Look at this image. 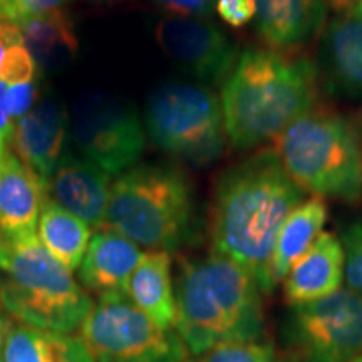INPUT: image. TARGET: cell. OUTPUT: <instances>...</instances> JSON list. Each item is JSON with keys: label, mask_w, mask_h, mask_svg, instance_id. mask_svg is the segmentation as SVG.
<instances>
[{"label": "cell", "mask_w": 362, "mask_h": 362, "mask_svg": "<svg viewBox=\"0 0 362 362\" xmlns=\"http://www.w3.org/2000/svg\"><path fill=\"white\" fill-rule=\"evenodd\" d=\"M304 194L274 149L238 163L216 185L214 252L245 269L260 292H272L270 262L279 232Z\"/></svg>", "instance_id": "cell-1"}, {"label": "cell", "mask_w": 362, "mask_h": 362, "mask_svg": "<svg viewBox=\"0 0 362 362\" xmlns=\"http://www.w3.org/2000/svg\"><path fill=\"white\" fill-rule=\"evenodd\" d=\"M319 71L310 59L272 49H247L225 79L221 112L237 149L275 139L315 106Z\"/></svg>", "instance_id": "cell-2"}, {"label": "cell", "mask_w": 362, "mask_h": 362, "mask_svg": "<svg viewBox=\"0 0 362 362\" xmlns=\"http://www.w3.org/2000/svg\"><path fill=\"white\" fill-rule=\"evenodd\" d=\"M175 296V329L193 357L223 342L260 341V288L233 260L214 252L183 262Z\"/></svg>", "instance_id": "cell-3"}, {"label": "cell", "mask_w": 362, "mask_h": 362, "mask_svg": "<svg viewBox=\"0 0 362 362\" xmlns=\"http://www.w3.org/2000/svg\"><path fill=\"white\" fill-rule=\"evenodd\" d=\"M274 151L304 192L342 202L362 197V131L334 110L315 104L275 138Z\"/></svg>", "instance_id": "cell-4"}, {"label": "cell", "mask_w": 362, "mask_h": 362, "mask_svg": "<svg viewBox=\"0 0 362 362\" xmlns=\"http://www.w3.org/2000/svg\"><path fill=\"white\" fill-rule=\"evenodd\" d=\"M106 225L153 250L185 245L194 232L192 185L170 165L133 166L111 185Z\"/></svg>", "instance_id": "cell-5"}, {"label": "cell", "mask_w": 362, "mask_h": 362, "mask_svg": "<svg viewBox=\"0 0 362 362\" xmlns=\"http://www.w3.org/2000/svg\"><path fill=\"white\" fill-rule=\"evenodd\" d=\"M0 269V304L30 327L74 332L93 307L72 272L45 250L39 235L6 242Z\"/></svg>", "instance_id": "cell-6"}, {"label": "cell", "mask_w": 362, "mask_h": 362, "mask_svg": "<svg viewBox=\"0 0 362 362\" xmlns=\"http://www.w3.org/2000/svg\"><path fill=\"white\" fill-rule=\"evenodd\" d=\"M144 129L163 151L197 166L218 160L226 143L218 96L192 83L173 81L153 90L144 107Z\"/></svg>", "instance_id": "cell-7"}, {"label": "cell", "mask_w": 362, "mask_h": 362, "mask_svg": "<svg viewBox=\"0 0 362 362\" xmlns=\"http://www.w3.org/2000/svg\"><path fill=\"white\" fill-rule=\"evenodd\" d=\"M79 329L93 362L188 361L178 334L160 327L123 292L99 296Z\"/></svg>", "instance_id": "cell-8"}, {"label": "cell", "mask_w": 362, "mask_h": 362, "mask_svg": "<svg viewBox=\"0 0 362 362\" xmlns=\"http://www.w3.org/2000/svg\"><path fill=\"white\" fill-rule=\"evenodd\" d=\"M69 129L81 156L111 176L133 168L146 143L134 107L106 93L83 94L74 104Z\"/></svg>", "instance_id": "cell-9"}, {"label": "cell", "mask_w": 362, "mask_h": 362, "mask_svg": "<svg viewBox=\"0 0 362 362\" xmlns=\"http://www.w3.org/2000/svg\"><path fill=\"white\" fill-rule=\"evenodd\" d=\"M293 341L305 362H349L362 354V296L339 288L293 305Z\"/></svg>", "instance_id": "cell-10"}, {"label": "cell", "mask_w": 362, "mask_h": 362, "mask_svg": "<svg viewBox=\"0 0 362 362\" xmlns=\"http://www.w3.org/2000/svg\"><path fill=\"white\" fill-rule=\"evenodd\" d=\"M155 35L176 66L206 84L225 83L240 56L218 27L203 19L168 17L156 25Z\"/></svg>", "instance_id": "cell-11"}, {"label": "cell", "mask_w": 362, "mask_h": 362, "mask_svg": "<svg viewBox=\"0 0 362 362\" xmlns=\"http://www.w3.org/2000/svg\"><path fill=\"white\" fill-rule=\"evenodd\" d=\"M69 116L56 98L47 96L35 103L22 119L13 124L11 149L44 183L51 178L64 156Z\"/></svg>", "instance_id": "cell-12"}, {"label": "cell", "mask_w": 362, "mask_h": 362, "mask_svg": "<svg viewBox=\"0 0 362 362\" xmlns=\"http://www.w3.org/2000/svg\"><path fill=\"white\" fill-rule=\"evenodd\" d=\"M111 175L84 158L64 155L45 183L47 198L89 226L106 223Z\"/></svg>", "instance_id": "cell-13"}, {"label": "cell", "mask_w": 362, "mask_h": 362, "mask_svg": "<svg viewBox=\"0 0 362 362\" xmlns=\"http://www.w3.org/2000/svg\"><path fill=\"white\" fill-rule=\"evenodd\" d=\"M47 200L45 183L6 149L0 155V230L6 242L35 237Z\"/></svg>", "instance_id": "cell-14"}, {"label": "cell", "mask_w": 362, "mask_h": 362, "mask_svg": "<svg viewBox=\"0 0 362 362\" xmlns=\"http://www.w3.org/2000/svg\"><path fill=\"white\" fill-rule=\"evenodd\" d=\"M320 74L330 93L362 98V7L337 12L325 27Z\"/></svg>", "instance_id": "cell-15"}, {"label": "cell", "mask_w": 362, "mask_h": 362, "mask_svg": "<svg viewBox=\"0 0 362 362\" xmlns=\"http://www.w3.org/2000/svg\"><path fill=\"white\" fill-rule=\"evenodd\" d=\"M344 264L341 240L332 233H320L284 279L288 304H307L337 292L344 280Z\"/></svg>", "instance_id": "cell-16"}, {"label": "cell", "mask_w": 362, "mask_h": 362, "mask_svg": "<svg viewBox=\"0 0 362 362\" xmlns=\"http://www.w3.org/2000/svg\"><path fill=\"white\" fill-rule=\"evenodd\" d=\"M143 252L134 242L117 233L116 230L101 228L89 242L83 264L79 267L81 280L89 291L106 293H126L128 280Z\"/></svg>", "instance_id": "cell-17"}, {"label": "cell", "mask_w": 362, "mask_h": 362, "mask_svg": "<svg viewBox=\"0 0 362 362\" xmlns=\"http://www.w3.org/2000/svg\"><path fill=\"white\" fill-rule=\"evenodd\" d=\"M255 22L270 47L291 49L322 27L325 0H253Z\"/></svg>", "instance_id": "cell-18"}, {"label": "cell", "mask_w": 362, "mask_h": 362, "mask_svg": "<svg viewBox=\"0 0 362 362\" xmlns=\"http://www.w3.org/2000/svg\"><path fill=\"white\" fill-rule=\"evenodd\" d=\"M126 296L160 327L176 325V296L171 279V257L165 250L143 253L128 280Z\"/></svg>", "instance_id": "cell-19"}, {"label": "cell", "mask_w": 362, "mask_h": 362, "mask_svg": "<svg viewBox=\"0 0 362 362\" xmlns=\"http://www.w3.org/2000/svg\"><path fill=\"white\" fill-rule=\"evenodd\" d=\"M327 215V203L320 197L304 200L288 215L279 232L274 257L270 262L272 288H275L280 280L287 277L293 264L312 247V243L322 232Z\"/></svg>", "instance_id": "cell-20"}, {"label": "cell", "mask_w": 362, "mask_h": 362, "mask_svg": "<svg viewBox=\"0 0 362 362\" xmlns=\"http://www.w3.org/2000/svg\"><path fill=\"white\" fill-rule=\"evenodd\" d=\"M4 362H93L79 337L8 322Z\"/></svg>", "instance_id": "cell-21"}, {"label": "cell", "mask_w": 362, "mask_h": 362, "mask_svg": "<svg viewBox=\"0 0 362 362\" xmlns=\"http://www.w3.org/2000/svg\"><path fill=\"white\" fill-rule=\"evenodd\" d=\"M19 29L27 51L42 71L62 69L78 51L72 22L62 11L27 21Z\"/></svg>", "instance_id": "cell-22"}, {"label": "cell", "mask_w": 362, "mask_h": 362, "mask_svg": "<svg viewBox=\"0 0 362 362\" xmlns=\"http://www.w3.org/2000/svg\"><path fill=\"white\" fill-rule=\"evenodd\" d=\"M39 240L54 259L78 270L90 242L89 225L47 198L39 216Z\"/></svg>", "instance_id": "cell-23"}, {"label": "cell", "mask_w": 362, "mask_h": 362, "mask_svg": "<svg viewBox=\"0 0 362 362\" xmlns=\"http://www.w3.org/2000/svg\"><path fill=\"white\" fill-rule=\"evenodd\" d=\"M187 362H275L274 351L262 341H232L194 356Z\"/></svg>", "instance_id": "cell-24"}, {"label": "cell", "mask_w": 362, "mask_h": 362, "mask_svg": "<svg viewBox=\"0 0 362 362\" xmlns=\"http://www.w3.org/2000/svg\"><path fill=\"white\" fill-rule=\"evenodd\" d=\"M35 76H37V64L24 44H13L6 47L2 62H0L2 83L7 86L24 84L35 81Z\"/></svg>", "instance_id": "cell-25"}, {"label": "cell", "mask_w": 362, "mask_h": 362, "mask_svg": "<svg viewBox=\"0 0 362 362\" xmlns=\"http://www.w3.org/2000/svg\"><path fill=\"white\" fill-rule=\"evenodd\" d=\"M341 243L346 257L344 279L347 288L362 296V221H356L344 232Z\"/></svg>", "instance_id": "cell-26"}, {"label": "cell", "mask_w": 362, "mask_h": 362, "mask_svg": "<svg viewBox=\"0 0 362 362\" xmlns=\"http://www.w3.org/2000/svg\"><path fill=\"white\" fill-rule=\"evenodd\" d=\"M69 0H0V19H6L16 25L35 19L56 11Z\"/></svg>", "instance_id": "cell-27"}, {"label": "cell", "mask_w": 362, "mask_h": 362, "mask_svg": "<svg viewBox=\"0 0 362 362\" xmlns=\"http://www.w3.org/2000/svg\"><path fill=\"white\" fill-rule=\"evenodd\" d=\"M39 84L37 81H30L24 84L7 86L6 89V110L12 123L22 119L37 103Z\"/></svg>", "instance_id": "cell-28"}, {"label": "cell", "mask_w": 362, "mask_h": 362, "mask_svg": "<svg viewBox=\"0 0 362 362\" xmlns=\"http://www.w3.org/2000/svg\"><path fill=\"white\" fill-rule=\"evenodd\" d=\"M161 11L171 17L187 19H205L216 11V0H153Z\"/></svg>", "instance_id": "cell-29"}, {"label": "cell", "mask_w": 362, "mask_h": 362, "mask_svg": "<svg viewBox=\"0 0 362 362\" xmlns=\"http://www.w3.org/2000/svg\"><path fill=\"white\" fill-rule=\"evenodd\" d=\"M216 12L233 27H242L255 17L253 0H216Z\"/></svg>", "instance_id": "cell-30"}, {"label": "cell", "mask_w": 362, "mask_h": 362, "mask_svg": "<svg viewBox=\"0 0 362 362\" xmlns=\"http://www.w3.org/2000/svg\"><path fill=\"white\" fill-rule=\"evenodd\" d=\"M6 89L7 84L0 81V155L7 149V143H11L13 123L6 110Z\"/></svg>", "instance_id": "cell-31"}, {"label": "cell", "mask_w": 362, "mask_h": 362, "mask_svg": "<svg viewBox=\"0 0 362 362\" xmlns=\"http://www.w3.org/2000/svg\"><path fill=\"white\" fill-rule=\"evenodd\" d=\"M327 2L336 8L337 12L347 11V8H354V7H362V0H327Z\"/></svg>", "instance_id": "cell-32"}, {"label": "cell", "mask_w": 362, "mask_h": 362, "mask_svg": "<svg viewBox=\"0 0 362 362\" xmlns=\"http://www.w3.org/2000/svg\"><path fill=\"white\" fill-rule=\"evenodd\" d=\"M8 322L0 314V362H4V344H6V334H7Z\"/></svg>", "instance_id": "cell-33"}, {"label": "cell", "mask_w": 362, "mask_h": 362, "mask_svg": "<svg viewBox=\"0 0 362 362\" xmlns=\"http://www.w3.org/2000/svg\"><path fill=\"white\" fill-rule=\"evenodd\" d=\"M4 259H6V240H4L2 230H0V265H2Z\"/></svg>", "instance_id": "cell-34"}, {"label": "cell", "mask_w": 362, "mask_h": 362, "mask_svg": "<svg viewBox=\"0 0 362 362\" xmlns=\"http://www.w3.org/2000/svg\"><path fill=\"white\" fill-rule=\"evenodd\" d=\"M4 51H6V45H4L2 40H0V62H2V56H4Z\"/></svg>", "instance_id": "cell-35"}, {"label": "cell", "mask_w": 362, "mask_h": 362, "mask_svg": "<svg viewBox=\"0 0 362 362\" xmlns=\"http://www.w3.org/2000/svg\"><path fill=\"white\" fill-rule=\"evenodd\" d=\"M349 362H362V354H361V356H357V357H354V359H351Z\"/></svg>", "instance_id": "cell-36"}]
</instances>
